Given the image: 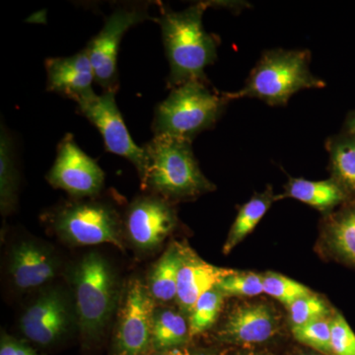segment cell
<instances>
[{"instance_id": "obj_21", "label": "cell", "mask_w": 355, "mask_h": 355, "mask_svg": "<svg viewBox=\"0 0 355 355\" xmlns=\"http://www.w3.org/2000/svg\"><path fill=\"white\" fill-rule=\"evenodd\" d=\"M327 234L334 252L355 266V200L343 203L342 209L331 216Z\"/></svg>"}, {"instance_id": "obj_4", "label": "cell", "mask_w": 355, "mask_h": 355, "mask_svg": "<svg viewBox=\"0 0 355 355\" xmlns=\"http://www.w3.org/2000/svg\"><path fill=\"white\" fill-rule=\"evenodd\" d=\"M231 102L225 92L209 88V81H190L171 89L154 111V137L190 140L211 130Z\"/></svg>"}, {"instance_id": "obj_3", "label": "cell", "mask_w": 355, "mask_h": 355, "mask_svg": "<svg viewBox=\"0 0 355 355\" xmlns=\"http://www.w3.org/2000/svg\"><path fill=\"white\" fill-rule=\"evenodd\" d=\"M308 50L273 49L266 51L237 92H228L230 101L252 98L268 106H286L291 98L305 89L324 88L326 83L310 70Z\"/></svg>"}, {"instance_id": "obj_10", "label": "cell", "mask_w": 355, "mask_h": 355, "mask_svg": "<svg viewBox=\"0 0 355 355\" xmlns=\"http://www.w3.org/2000/svg\"><path fill=\"white\" fill-rule=\"evenodd\" d=\"M53 188L60 189L77 200L94 198L104 188L105 173L87 155L71 133H67L58 146L57 157L46 175Z\"/></svg>"}, {"instance_id": "obj_2", "label": "cell", "mask_w": 355, "mask_h": 355, "mask_svg": "<svg viewBox=\"0 0 355 355\" xmlns=\"http://www.w3.org/2000/svg\"><path fill=\"white\" fill-rule=\"evenodd\" d=\"M146 157L142 188L169 200H190L214 190L200 171L190 140L158 135L142 146Z\"/></svg>"}, {"instance_id": "obj_32", "label": "cell", "mask_w": 355, "mask_h": 355, "mask_svg": "<svg viewBox=\"0 0 355 355\" xmlns=\"http://www.w3.org/2000/svg\"><path fill=\"white\" fill-rule=\"evenodd\" d=\"M343 130L355 137V110L347 114L345 121V128Z\"/></svg>"}, {"instance_id": "obj_23", "label": "cell", "mask_w": 355, "mask_h": 355, "mask_svg": "<svg viewBox=\"0 0 355 355\" xmlns=\"http://www.w3.org/2000/svg\"><path fill=\"white\" fill-rule=\"evenodd\" d=\"M273 200H277L270 188H268L263 193L254 195L249 202L243 205L236 216L234 223L231 227L227 240L224 245V254H228L229 252L232 251L256 228L259 222L270 209Z\"/></svg>"}, {"instance_id": "obj_25", "label": "cell", "mask_w": 355, "mask_h": 355, "mask_svg": "<svg viewBox=\"0 0 355 355\" xmlns=\"http://www.w3.org/2000/svg\"><path fill=\"white\" fill-rule=\"evenodd\" d=\"M263 292L277 299L287 307L298 299L312 294L308 287L277 272L263 275Z\"/></svg>"}, {"instance_id": "obj_9", "label": "cell", "mask_w": 355, "mask_h": 355, "mask_svg": "<svg viewBox=\"0 0 355 355\" xmlns=\"http://www.w3.org/2000/svg\"><path fill=\"white\" fill-rule=\"evenodd\" d=\"M83 116L101 133L105 148L110 153L127 159L135 168L141 181L146 173L144 148L133 141L116 102V93L103 92L90 96L77 104Z\"/></svg>"}, {"instance_id": "obj_12", "label": "cell", "mask_w": 355, "mask_h": 355, "mask_svg": "<svg viewBox=\"0 0 355 355\" xmlns=\"http://www.w3.org/2000/svg\"><path fill=\"white\" fill-rule=\"evenodd\" d=\"M125 224L128 238L137 249L153 251L174 230L177 217L165 198L144 196L128 207Z\"/></svg>"}, {"instance_id": "obj_14", "label": "cell", "mask_w": 355, "mask_h": 355, "mask_svg": "<svg viewBox=\"0 0 355 355\" xmlns=\"http://www.w3.org/2000/svg\"><path fill=\"white\" fill-rule=\"evenodd\" d=\"M44 67L46 90L50 92L58 93L77 104L95 94V72L86 49L70 57L46 58Z\"/></svg>"}, {"instance_id": "obj_16", "label": "cell", "mask_w": 355, "mask_h": 355, "mask_svg": "<svg viewBox=\"0 0 355 355\" xmlns=\"http://www.w3.org/2000/svg\"><path fill=\"white\" fill-rule=\"evenodd\" d=\"M277 331V321L265 304H247L230 313L220 331L222 340L236 343H261Z\"/></svg>"}, {"instance_id": "obj_5", "label": "cell", "mask_w": 355, "mask_h": 355, "mask_svg": "<svg viewBox=\"0 0 355 355\" xmlns=\"http://www.w3.org/2000/svg\"><path fill=\"white\" fill-rule=\"evenodd\" d=\"M76 315L84 340L101 338L116 302L118 282L108 261L98 253L80 259L71 272Z\"/></svg>"}, {"instance_id": "obj_22", "label": "cell", "mask_w": 355, "mask_h": 355, "mask_svg": "<svg viewBox=\"0 0 355 355\" xmlns=\"http://www.w3.org/2000/svg\"><path fill=\"white\" fill-rule=\"evenodd\" d=\"M190 338V327L181 313L171 309L154 311L153 354L181 347Z\"/></svg>"}, {"instance_id": "obj_28", "label": "cell", "mask_w": 355, "mask_h": 355, "mask_svg": "<svg viewBox=\"0 0 355 355\" xmlns=\"http://www.w3.org/2000/svg\"><path fill=\"white\" fill-rule=\"evenodd\" d=\"M289 318L293 327L312 323L317 320L328 318L331 314L328 304L314 294L305 296L288 306Z\"/></svg>"}, {"instance_id": "obj_31", "label": "cell", "mask_w": 355, "mask_h": 355, "mask_svg": "<svg viewBox=\"0 0 355 355\" xmlns=\"http://www.w3.org/2000/svg\"><path fill=\"white\" fill-rule=\"evenodd\" d=\"M150 355H197L190 350L183 349V347H177V349L163 350V352H153Z\"/></svg>"}, {"instance_id": "obj_13", "label": "cell", "mask_w": 355, "mask_h": 355, "mask_svg": "<svg viewBox=\"0 0 355 355\" xmlns=\"http://www.w3.org/2000/svg\"><path fill=\"white\" fill-rule=\"evenodd\" d=\"M60 259L44 243L26 240L14 245L9 254L11 282L21 291L38 288L58 275Z\"/></svg>"}, {"instance_id": "obj_8", "label": "cell", "mask_w": 355, "mask_h": 355, "mask_svg": "<svg viewBox=\"0 0 355 355\" xmlns=\"http://www.w3.org/2000/svg\"><path fill=\"white\" fill-rule=\"evenodd\" d=\"M154 311V299L148 287L139 279L130 280L119 312L114 355L153 354Z\"/></svg>"}, {"instance_id": "obj_24", "label": "cell", "mask_w": 355, "mask_h": 355, "mask_svg": "<svg viewBox=\"0 0 355 355\" xmlns=\"http://www.w3.org/2000/svg\"><path fill=\"white\" fill-rule=\"evenodd\" d=\"M225 295L216 286L205 292L191 310L189 327L190 338L205 333L216 323Z\"/></svg>"}, {"instance_id": "obj_20", "label": "cell", "mask_w": 355, "mask_h": 355, "mask_svg": "<svg viewBox=\"0 0 355 355\" xmlns=\"http://www.w3.org/2000/svg\"><path fill=\"white\" fill-rule=\"evenodd\" d=\"M184 248L172 245L153 266L148 277V291L154 300L169 302L177 297L178 277Z\"/></svg>"}, {"instance_id": "obj_26", "label": "cell", "mask_w": 355, "mask_h": 355, "mask_svg": "<svg viewBox=\"0 0 355 355\" xmlns=\"http://www.w3.org/2000/svg\"><path fill=\"white\" fill-rule=\"evenodd\" d=\"M292 334L298 342L323 354H333L331 345V319L324 318L303 326L293 327Z\"/></svg>"}, {"instance_id": "obj_27", "label": "cell", "mask_w": 355, "mask_h": 355, "mask_svg": "<svg viewBox=\"0 0 355 355\" xmlns=\"http://www.w3.org/2000/svg\"><path fill=\"white\" fill-rule=\"evenodd\" d=\"M225 296L252 297L263 292V275L254 272L231 273L217 286Z\"/></svg>"}, {"instance_id": "obj_30", "label": "cell", "mask_w": 355, "mask_h": 355, "mask_svg": "<svg viewBox=\"0 0 355 355\" xmlns=\"http://www.w3.org/2000/svg\"><path fill=\"white\" fill-rule=\"evenodd\" d=\"M0 355H40L36 350L12 336L2 334Z\"/></svg>"}, {"instance_id": "obj_6", "label": "cell", "mask_w": 355, "mask_h": 355, "mask_svg": "<svg viewBox=\"0 0 355 355\" xmlns=\"http://www.w3.org/2000/svg\"><path fill=\"white\" fill-rule=\"evenodd\" d=\"M51 221L57 234L69 244H112L125 250L121 217L109 203L94 200L67 203L55 209Z\"/></svg>"}, {"instance_id": "obj_17", "label": "cell", "mask_w": 355, "mask_h": 355, "mask_svg": "<svg viewBox=\"0 0 355 355\" xmlns=\"http://www.w3.org/2000/svg\"><path fill=\"white\" fill-rule=\"evenodd\" d=\"M291 198L306 203L320 211H330L350 198L333 178L324 181H309L301 178H291L284 193L275 200Z\"/></svg>"}, {"instance_id": "obj_29", "label": "cell", "mask_w": 355, "mask_h": 355, "mask_svg": "<svg viewBox=\"0 0 355 355\" xmlns=\"http://www.w3.org/2000/svg\"><path fill=\"white\" fill-rule=\"evenodd\" d=\"M331 345L334 355H355V334L340 313L331 318Z\"/></svg>"}, {"instance_id": "obj_15", "label": "cell", "mask_w": 355, "mask_h": 355, "mask_svg": "<svg viewBox=\"0 0 355 355\" xmlns=\"http://www.w3.org/2000/svg\"><path fill=\"white\" fill-rule=\"evenodd\" d=\"M235 270L218 268L200 260L184 248L183 261L178 277L177 302L184 314L190 315L193 306L205 292L218 286Z\"/></svg>"}, {"instance_id": "obj_33", "label": "cell", "mask_w": 355, "mask_h": 355, "mask_svg": "<svg viewBox=\"0 0 355 355\" xmlns=\"http://www.w3.org/2000/svg\"><path fill=\"white\" fill-rule=\"evenodd\" d=\"M305 355H319V354H305Z\"/></svg>"}, {"instance_id": "obj_1", "label": "cell", "mask_w": 355, "mask_h": 355, "mask_svg": "<svg viewBox=\"0 0 355 355\" xmlns=\"http://www.w3.org/2000/svg\"><path fill=\"white\" fill-rule=\"evenodd\" d=\"M207 7L200 2L179 12L166 9L157 19L169 62L170 89L190 81H207L205 69L216 60L218 42L203 27Z\"/></svg>"}, {"instance_id": "obj_19", "label": "cell", "mask_w": 355, "mask_h": 355, "mask_svg": "<svg viewBox=\"0 0 355 355\" xmlns=\"http://www.w3.org/2000/svg\"><path fill=\"white\" fill-rule=\"evenodd\" d=\"M14 140L4 123L0 132V209L2 216L12 214L17 207L19 171Z\"/></svg>"}, {"instance_id": "obj_18", "label": "cell", "mask_w": 355, "mask_h": 355, "mask_svg": "<svg viewBox=\"0 0 355 355\" xmlns=\"http://www.w3.org/2000/svg\"><path fill=\"white\" fill-rule=\"evenodd\" d=\"M326 149L330 158L331 178L350 200H355V137L342 130L329 137Z\"/></svg>"}, {"instance_id": "obj_11", "label": "cell", "mask_w": 355, "mask_h": 355, "mask_svg": "<svg viewBox=\"0 0 355 355\" xmlns=\"http://www.w3.org/2000/svg\"><path fill=\"white\" fill-rule=\"evenodd\" d=\"M72 321L73 313L64 292L60 288H49L26 308L19 328L30 342L49 347L64 338Z\"/></svg>"}, {"instance_id": "obj_7", "label": "cell", "mask_w": 355, "mask_h": 355, "mask_svg": "<svg viewBox=\"0 0 355 355\" xmlns=\"http://www.w3.org/2000/svg\"><path fill=\"white\" fill-rule=\"evenodd\" d=\"M148 19L150 16L146 6L121 7L110 14L101 31L86 46L94 69L95 83L104 92L116 93L118 91V55L125 33Z\"/></svg>"}]
</instances>
